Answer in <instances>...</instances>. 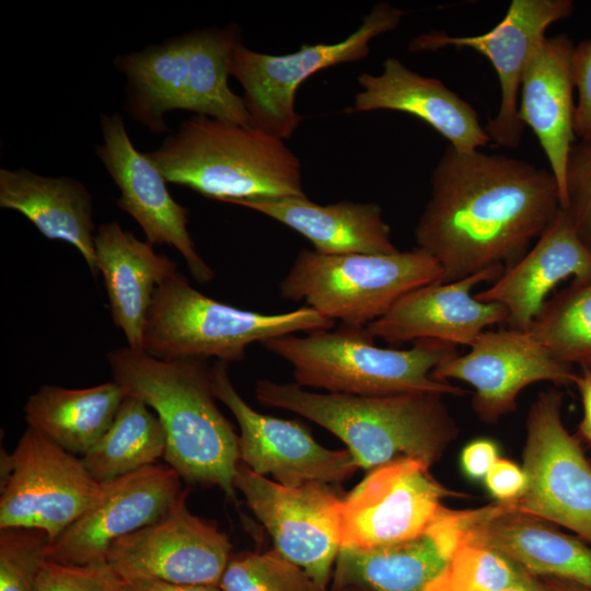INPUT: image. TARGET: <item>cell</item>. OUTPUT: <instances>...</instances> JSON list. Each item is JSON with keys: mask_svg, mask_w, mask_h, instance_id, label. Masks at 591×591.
I'll use <instances>...</instances> for the list:
<instances>
[{"mask_svg": "<svg viewBox=\"0 0 591 591\" xmlns=\"http://www.w3.org/2000/svg\"><path fill=\"white\" fill-rule=\"evenodd\" d=\"M99 274L102 275L113 320L127 347L142 351L146 318L159 286L177 269L166 255L158 254L117 222L99 227L95 239Z\"/></svg>", "mask_w": 591, "mask_h": 591, "instance_id": "cell-25", "label": "cell"}, {"mask_svg": "<svg viewBox=\"0 0 591 591\" xmlns=\"http://www.w3.org/2000/svg\"><path fill=\"white\" fill-rule=\"evenodd\" d=\"M503 270L495 267L463 279L415 289L364 328L373 339L390 344L437 340L471 347L488 327L508 321V312L501 304L479 301L473 293L475 287L495 281Z\"/></svg>", "mask_w": 591, "mask_h": 591, "instance_id": "cell-20", "label": "cell"}, {"mask_svg": "<svg viewBox=\"0 0 591 591\" xmlns=\"http://www.w3.org/2000/svg\"><path fill=\"white\" fill-rule=\"evenodd\" d=\"M591 274V254L560 208L533 247L506 268L493 285L474 296L508 312L511 328L526 331L542 312L547 296L568 277Z\"/></svg>", "mask_w": 591, "mask_h": 591, "instance_id": "cell-23", "label": "cell"}, {"mask_svg": "<svg viewBox=\"0 0 591 591\" xmlns=\"http://www.w3.org/2000/svg\"><path fill=\"white\" fill-rule=\"evenodd\" d=\"M114 381L159 417L164 460L183 480L217 486L233 502L239 436L216 403L206 359L161 360L129 347L107 354Z\"/></svg>", "mask_w": 591, "mask_h": 591, "instance_id": "cell-2", "label": "cell"}, {"mask_svg": "<svg viewBox=\"0 0 591 591\" xmlns=\"http://www.w3.org/2000/svg\"><path fill=\"white\" fill-rule=\"evenodd\" d=\"M118 591H222L219 586L173 583L157 579L118 578Z\"/></svg>", "mask_w": 591, "mask_h": 591, "instance_id": "cell-40", "label": "cell"}, {"mask_svg": "<svg viewBox=\"0 0 591 591\" xmlns=\"http://www.w3.org/2000/svg\"><path fill=\"white\" fill-rule=\"evenodd\" d=\"M430 184L414 234L417 247L440 265L442 282L510 267L561 208L549 170L479 150L448 146Z\"/></svg>", "mask_w": 591, "mask_h": 591, "instance_id": "cell-1", "label": "cell"}, {"mask_svg": "<svg viewBox=\"0 0 591 591\" xmlns=\"http://www.w3.org/2000/svg\"><path fill=\"white\" fill-rule=\"evenodd\" d=\"M49 535L38 529L0 530V591H34Z\"/></svg>", "mask_w": 591, "mask_h": 591, "instance_id": "cell-34", "label": "cell"}, {"mask_svg": "<svg viewBox=\"0 0 591 591\" xmlns=\"http://www.w3.org/2000/svg\"><path fill=\"white\" fill-rule=\"evenodd\" d=\"M563 394L542 392L526 420L522 495L506 509L559 524L591 546V462L579 440L566 429Z\"/></svg>", "mask_w": 591, "mask_h": 591, "instance_id": "cell-11", "label": "cell"}, {"mask_svg": "<svg viewBox=\"0 0 591 591\" xmlns=\"http://www.w3.org/2000/svg\"><path fill=\"white\" fill-rule=\"evenodd\" d=\"M543 583L549 591H591V587L558 578H544Z\"/></svg>", "mask_w": 591, "mask_h": 591, "instance_id": "cell-43", "label": "cell"}, {"mask_svg": "<svg viewBox=\"0 0 591 591\" xmlns=\"http://www.w3.org/2000/svg\"><path fill=\"white\" fill-rule=\"evenodd\" d=\"M438 393L359 396L315 393L297 383L259 380L257 402L296 413L339 438L359 468L371 471L401 457L437 462L457 434Z\"/></svg>", "mask_w": 591, "mask_h": 591, "instance_id": "cell-3", "label": "cell"}, {"mask_svg": "<svg viewBox=\"0 0 591 591\" xmlns=\"http://www.w3.org/2000/svg\"><path fill=\"white\" fill-rule=\"evenodd\" d=\"M460 522L463 538L500 554L534 577L591 587V546L581 538L500 502L460 510Z\"/></svg>", "mask_w": 591, "mask_h": 591, "instance_id": "cell-21", "label": "cell"}, {"mask_svg": "<svg viewBox=\"0 0 591 591\" xmlns=\"http://www.w3.org/2000/svg\"><path fill=\"white\" fill-rule=\"evenodd\" d=\"M34 591H118V577L107 564L69 566L45 560Z\"/></svg>", "mask_w": 591, "mask_h": 591, "instance_id": "cell-36", "label": "cell"}, {"mask_svg": "<svg viewBox=\"0 0 591 591\" xmlns=\"http://www.w3.org/2000/svg\"><path fill=\"white\" fill-rule=\"evenodd\" d=\"M466 354H456L431 372L436 381L474 387L472 407L482 421L496 422L517 409L521 391L537 382L575 384L578 373L552 357L526 331L483 332Z\"/></svg>", "mask_w": 591, "mask_h": 591, "instance_id": "cell-17", "label": "cell"}, {"mask_svg": "<svg viewBox=\"0 0 591 591\" xmlns=\"http://www.w3.org/2000/svg\"><path fill=\"white\" fill-rule=\"evenodd\" d=\"M582 404L579 433L591 444V371L581 370L575 381Z\"/></svg>", "mask_w": 591, "mask_h": 591, "instance_id": "cell-41", "label": "cell"}, {"mask_svg": "<svg viewBox=\"0 0 591 591\" xmlns=\"http://www.w3.org/2000/svg\"><path fill=\"white\" fill-rule=\"evenodd\" d=\"M0 207L25 216L46 239L74 246L97 278L93 200L81 182L0 169Z\"/></svg>", "mask_w": 591, "mask_h": 591, "instance_id": "cell-26", "label": "cell"}, {"mask_svg": "<svg viewBox=\"0 0 591 591\" xmlns=\"http://www.w3.org/2000/svg\"><path fill=\"white\" fill-rule=\"evenodd\" d=\"M334 324L310 306L278 314L237 309L201 293L176 269L154 294L142 352L161 360L213 357L229 363L242 360L253 343Z\"/></svg>", "mask_w": 591, "mask_h": 591, "instance_id": "cell-7", "label": "cell"}, {"mask_svg": "<svg viewBox=\"0 0 591 591\" xmlns=\"http://www.w3.org/2000/svg\"><path fill=\"white\" fill-rule=\"evenodd\" d=\"M498 447L490 439H476L463 449L462 470L471 479H484L498 457Z\"/></svg>", "mask_w": 591, "mask_h": 591, "instance_id": "cell-39", "label": "cell"}, {"mask_svg": "<svg viewBox=\"0 0 591 591\" xmlns=\"http://www.w3.org/2000/svg\"><path fill=\"white\" fill-rule=\"evenodd\" d=\"M187 496L185 489L164 517L111 545L106 564L118 578L219 586L232 545L216 522L190 512Z\"/></svg>", "mask_w": 591, "mask_h": 591, "instance_id": "cell-14", "label": "cell"}, {"mask_svg": "<svg viewBox=\"0 0 591 591\" xmlns=\"http://www.w3.org/2000/svg\"><path fill=\"white\" fill-rule=\"evenodd\" d=\"M571 0H512L503 19L491 30L472 36H451L444 32L425 33L414 38L409 50L470 48L493 65L500 84V103L485 127L490 142L498 147L520 144L525 126L519 116L521 83L526 67L547 28L571 15Z\"/></svg>", "mask_w": 591, "mask_h": 591, "instance_id": "cell-15", "label": "cell"}, {"mask_svg": "<svg viewBox=\"0 0 591 591\" xmlns=\"http://www.w3.org/2000/svg\"><path fill=\"white\" fill-rule=\"evenodd\" d=\"M329 591H366V590L358 587H344L339 589H331Z\"/></svg>", "mask_w": 591, "mask_h": 591, "instance_id": "cell-44", "label": "cell"}, {"mask_svg": "<svg viewBox=\"0 0 591 591\" xmlns=\"http://www.w3.org/2000/svg\"><path fill=\"white\" fill-rule=\"evenodd\" d=\"M499 591H549L543 581H538L534 576L526 573L519 581Z\"/></svg>", "mask_w": 591, "mask_h": 591, "instance_id": "cell-42", "label": "cell"}, {"mask_svg": "<svg viewBox=\"0 0 591 591\" xmlns=\"http://www.w3.org/2000/svg\"><path fill=\"white\" fill-rule=\"evenodd\" d=\"M447 560L428 532L376 548L340 547L329 590L358 587L366 591H424Z\"/></svg>", "mask_w": 591, "mask_h": 591, "instance_id": "cell-29", "label": "cell"}, {"mask_svg": "<svg viewBox=\"0 0 591 591\" xmlns=\"http://www.w3.org/2000/svg\"><path fill=\"white\" fill-rule=\"evenodd\" d=\"M490 495L499 502L518 499L526 485L523 468L506 459H498L484 478Z\"/></svg>", "mask_w": 591, "mask_h": 591, "instance_id": "cell-38", "label": "cell"}, {"mask_svg": "<svg viewBox=\"0 0 591 591\" xmlns=\"http://www.w3.org/2000/svg\"><path fill=\"white\" fill-rule=\"evenodd\" d=\"M421 460L401 457L378 466L340 502V547L370 549L425 534L456 494L442 486Z\"/></svg>", "mask_w": 591, "mask_h": 591, "instance_id": "cell-12", "label": "cell"}, {"mask_svg": "<svg viewBox=\"0 0 591 591\" xmlns=\"http://www.w3.org/2000/svg\"><path fill=\"white\" fill-rule=\"evenodd\" d=\"M146 155L166 183L207 198L233 204L306 196L294 152L252 126L196 115Z\"/></svg>", "mask_w": 591, "mask_h": 591, "instance_id": "cell-4", "label": "cell"}, {"mask_svg": "<svg viewBox=\"0 0 591 591\" xmlns=\"http://www.w3.org/2000/svg\"><path fill=\"white\" fill-rule=\"evenodd\" d=\"M227 364L217 361L211 367V383L217 399L229 408L240 427L239 454L243 464L289 487L338 484L352 477L359 467L347 449H327L299 422L254 410L232 384Z\"/></svg>", "mask_w": 591, "mask_h": 591, "instance_id": "cell-16", "label": "cell"}, {"mask_svg": "<svg viewBox=\"0 0 591 591\" xmlns=\"http://www.w3.org/2000/svg\"><path fill=\"white\" fill-rule=\"evenodd\" d=\"M170 465L155 463L104 484L103 497L48 544L46 558L69 566L106 564L111 545L164 517L185 489Z\"/></svg>", "mask_w": 591, "mask_h": 591, "instance_id": "cell-18", "label": "cell"}, {"mask_svg": "<svg viewBox=\"0 0 591 591\" xmlns=\"http://www.w3.org/2000/svg\"><path fill=\"white\" fill-rule=\"evenodd\" d=\"M1 457L0 530L38 529L53 542L103 497L81 459L32 428Z\"/></svg>", "mask_w": 591, "mask_h": 591, "instance_id": "cell-10", "label": "cell"}, {"mask_svg": "<svg viewBox=\"0 0 591 591\" xmlns=\"http://www.w3.org/2000/svg\"><path fill=\"white\" fill-rule=\"evenodd\" d=\"M373 340L364 327L340 325L303 337H274L262 345L291 364L294 383L301 387L359 396L465 394L459 386L431 378L438 364L459 354L456 346L417 340L409 349H393Z\"/></svg>", "mask_w": 591, "mask_h": 591, "instance_id": "cell-6", "label": "cell"}, {"mask_svg": "<svg viewBox=\"0 0 591 591\" xmlns=\"http://www.w3.org/2000/svg\"><path fill=\"white\" fill-rule=\"evenodd\" d=\"M561 209L591 254V139L577 140L570 150Z\"/></svg>", "mask_w": 591, "mask_h": 591, "instance_id": "cell-35", "label": "cell"}, {"mask_svg": "<svg viewBox=\"0 0 591 591\" xmlns=\"http://www.w3.org/2000/svg\"><path fill=\"white\" fill-rule=\"evenodd\" d=\"M405 12L386 2L375 4L357 31L341 42L302 45L294 53L268 55L240 43L231 61V74L244 90L250 125L286 140L299 126L298 88L320 70L367 58L370 42L395 30Z\"/></svg>", "mask_w": 591, "mask_h": 591, "instance_id": "cell-9", "label": "cell"}, {"mask_svg": "<svg viewBox=\"0 0 591 591\" xmlns=\"http://www.w3.org/2000/svg\"><path fill=\"white\" fill-rule=\"evenodd\" d=\"M126 396L115 381L85 389L43 385L24 406L25 421L66 451L83 456L108 430Z\"/></svg>", "mask_w": 591, "mask_h": 591, "instance_id": "cell-28", "label": "cell"}, {"mask_svg": "<svg viewBox=\"0 0 591 591\" xmlns=\"http://www.w3.org/2000/svg\"><path fill=\"white\" fill-rule=\"evenodd\" d=\"M234 205L260 212L306 237L326 255L392 254L398 250L382 209L373 202L318 205L306 196L240 200Z\"/></svg>", "mask_w": 591, "mask_h": 591, "instance_id": "cell-27", "label": "cell"}, {"mask_svg": "<svg viewBox=\"0 0 591 591\" xmlns=\"http://www.w3.org/2000/svg\"><path fill=\"white\" fill-rule=\"evenodd\" d=\"M166 448L162 424L141 399L127 395L104 436L82 457L101 485L158 463Z\"/></svg>", "mask_w": 591, "mask_h": 591, "instance_id": "cell-30", "label": "cell"}, {"mask_svg": "<svg viewBox=\"0 0 591 591\" xmlns=\"http://www.w3.org/2000/svg\"><path fill=\"white\" fill-rule=\"evenodd\" d=\"M240 38L230 24L117 56L114 66L127 79L125 111L155 134L169 131L164 116L175 109L251 126L243 97L228 82Z\"/></svg>", "mask_w": 591, "mask_h": 591, "instance_id": "cell-5", "label": "cell"}, {"mask_svg": "<svg viewBox=\"0 0 591 591\" xmlns=\"http://www.w3.org/2000/svg\"><path fill=\"white\" fill-rule=\"evenodd\" d=\"M528 572L500 554L463 538L424 591H499Z\"/></svg>", "mask_w": 591, "mask_h": 591, "instance_id": "cell-32", "label": "cell"}, {"mask_svg": "<svg viewBox=\"0 0 591 591\" xmlns=\"http://www.w3.org/2000/svg\"><path fill=\"white\" fill-rule=\"evenodd\" d=\"M573 42L566 34L546 36L534 51L521 83L519 116L536 136L556 178L560 207L566 166L577 141L570 57Z\"/></svg>", "mask_w": 591, "mask_h": 591, "instance_id": "cell-24", "label": "cell"}, {"mask_svg": "<svg viewBox=\"0 0 591 591\" xmlns=\"http://www.w3.org/2000/svg\"><path fill=\"white\" fill-rule=\"evenodd\" d=\"M356 112L395 111L424 120L460 152H471L490 140L475 108L440 80L408 69L396 58H387L379 74L363 72L358 78Z\"/></svg>", "mask_w": 591, "mask_h": 591, "instance_id": "cell-22", "label": "cell"}, {"mask_svg": "<svg viewBox=\"0 0 591 591\" xmlns=\"http://www.w3.org/2000/svg\"><path fill=\"white\" fill-rule=\"evenodd\" d=\"M101 130L103 142L95 147V154L120 192L118 208L138 222L150 243L175 247L196 281L211 280L213 271L187 229L188 209L174 200L163 175L135 148L121 115L102 114Z\"/></svg>", "mask_w": 591, "mask_h": 591, "instance_id": "cell-19", "label": "cell"}, {"mask_svg": "<svg viewBox=\"0 0 591 591\" xmlns=\"http://www.w3.org/2000/svg\"><path fill=\"white\" fill-rule=\"evenodd\" d=\"M526 332L558 361L591 371V274L547 300Z\"/></svg>", "mask_w": 591, "mask_h": 591, "instance_id": "cell-31", "label": "cell"}, {"mask_svg": "<svg viewBox=\"0 0 591 591\" xmlns=\"http://www.w3.org/2000/svg\"><path fill=\"white\" fill-rule=\"evenodd\" d=\"M233 483L271 535L275 548L327 590L341 546V499L329 485L285 486L241 461Z\"/></svg>", "mask_w": 591, "mask_h": 591, "instance_id": "cell-13", "label": "cell"}, {"mask_svg": "<svg viewBox=\"0 0 591 591\" xmlns=\"http://www.w3.org/2000/svg\"><path fill=\"white\" fill-rule=\"evenodd\" d=\"M570 69L578 102L575 108L573 129L577 140L591 139V38L573 45Z\"/></svg>", "mask_w": 591, "mask_h": 591, "instance_id": "cell-37", "label": "cell"}, {"mask_svg": "<svg viewBox=\"0 0 591 591\" xmlns=\"http://www.w3.org/2000/svg\"><path fill=\"white\" fill-rule=\"evenodd\" d=\"M442 279L440 265L419 247L345 255L301 250L279 291L285 299L304 301L328 320L366 327L407 293Z\"/></svg>", "mask_w": 591, "mask_h": 591, "instance_id": "cell-8", "label": "cell"}, {"mask_svg": "<svg viewBox=\"0 0 591 591\" xmlns=\"http://www.w3.org/2000/svg\"><path fill=\"white\" fill-rule=\"evenodd\" d=\"M219 588L222 591H327L276 548L232 556Z\"/></svg>", "mask_w": 591, "mask_h": 591, "instance_id": "cell-33", "label": "cell"}]
</instances>
